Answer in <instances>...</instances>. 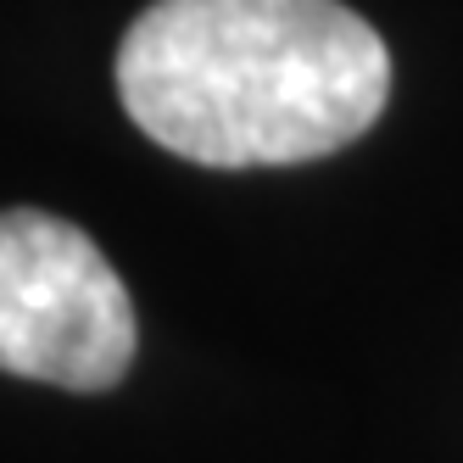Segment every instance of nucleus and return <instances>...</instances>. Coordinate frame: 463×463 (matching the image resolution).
Wrapping results in <instances>:
<instances>
[{
    "label": "nucleus",
    "mask_w": 463,
    "mask_h": 463,
    "mask_svg": "<svg viewBox=\"0 0 463 463\" xmlns=\"http://www.w3.org/2000/svg\"><path fill=\"white\" fill-rule=\"evenodd\" d=\"M118 95L184 162L290 168L374 128L391 51L341 0H151L118 45Z\"/></svg>",
    "instance_id": "obj_1"
},
{
    "label": "nucleus",
    "mask_w": 463,
    "mask_h": 463,
    "mask_svg": "<svg viewBox=\"0 0 463 463\" xmlns=\"http://www.w3.org/2000/svg\"><path fill=\"white\" fill-rule=\"evenodd\" d=\"M135 302L79 223L0 213V369L61 391H107L135 363Z\"/></svg>",
    "instance_id": "obj_2"
}]
</instances>
